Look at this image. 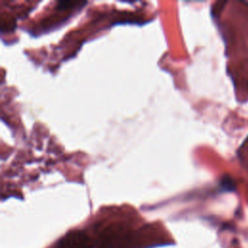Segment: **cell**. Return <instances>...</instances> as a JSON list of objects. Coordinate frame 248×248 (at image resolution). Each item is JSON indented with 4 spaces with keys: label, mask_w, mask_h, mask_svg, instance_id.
I'll list each match as a JSON object with an SVG mask.
<instances>
[{
    "label": "cell",
    "mask_w": 248,
    "mask_h": 248,
    "mask_svg": "<svg viewBox=\"0 0 248 248\" xmlns=\"http://www.w3.org/2000/svg\"><path fill=\"white\" fill-rule=\"evenodd\" d=\"M56 248H92V244L82 232H73L59 240Z\"/></svg>",
    "instance_id": "cell-1"
},
{
    "label": "cell",
    "mask_w": 248,
    "mask_h": 248,
    "mask_svg": "<svg viewBox=\"0 0 248 248\" xmlns=\"http://www.w3.org/2000/svg\"><path fill=\"white\" fill-rule=\"evenodd\" d=\"M221 187L224 188L226 191H232L234 190V183L230 177H224L221 180Z\"/></svg>",
    "instance_id": "cell-2"
},
{
    "label": "cell",
    "mask_w": 248,
    "mask_h": 248,
    "mask_svg": "<svg viewBox=\"0 0 248 248\" xmlns=\"http://www.w3.org/2000/svg\"><path fill=\"white\" fill-rule=\"evenodd\" d=\"M78 3L77 2H71V1H58L55 9L56 10H65L68 8H71L73 6H76Z\"/></svg>",
    "instance_id": "cell-3"
}]
</instances>
